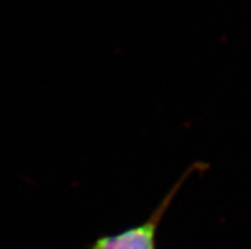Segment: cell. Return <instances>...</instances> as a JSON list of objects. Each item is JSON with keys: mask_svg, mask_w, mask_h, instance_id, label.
<instances>
[{"mask_svg": "<svg viewBox=\"0 0 251 249\" xmlns=\"http://www.w3.org/2000/svg\"><path fill=\"white\" fill-rule=\"evenodd\" d=\"M207 168L208 164L201 161L193 163L169 189V192L163 196L161 202L143 223L127 227L118 234L101 235L93 240L86 249H157V231L159 224L165 218L170 206L172 205L176 195L193 174L203 172Z\"/></svg>", "mask_w": 251, "mask_h": 249, "instance_id": "cell-1", "label": "cell"}]
</instances>
